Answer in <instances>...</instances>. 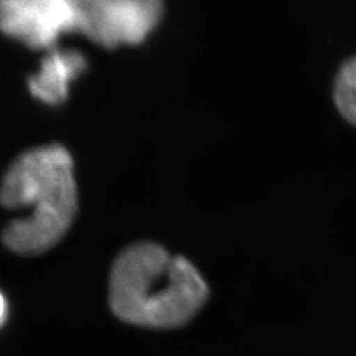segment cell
Wrapping results in <instances>:
<instances>
[{"mask_svg": "<svg viewBox=\"0 0 356 356\" xmlns=\"http://www.w3.org/2000/svg\"><path fill=\"white\" fill-rule=\"evenodd\" d=\"M207 296V284L197 268L154 243L128 247L110 276L115 316L141 327H179L201 310Z\"/></svg>", "mask_w": 356, "mask_h": 356, "instance_id": "1", "label": "cell"}, {"mask_svg": "<svg viewBox=\"0 0 356 356\" xmlns=\"http://www.w3.org/2000/svg\"><path fill=\"white\" fill-rule=\"evenodd\" d=\"M0 204L26 214L3 232L16 254H41L66 234L76 211L73 160L64 147L48 145L20 156L0 185Z\"/></svg>", "mask_w": 356, "mask_h": 356, "instance_id": "2", "label": "cell"}, {"mask_svg": "<svg viewBox=\"0 0 356 356\" xmlns=\"http://www.w3.org/2000/svg\"><path fill=\"white\" fill-rule=\"evenodd\" d=\"M76 7L78 31L106 48L139 44L163 15L157 0H82Z\"/></svg>", "mask_w": 356, "mask_h": 356, "instance_id": "3", "label": "cell"}, {"mask_svg": "<svg viewBox=\"0 0 356 356\" xmlns=\"http://www.w3.org/2000/svg\"><path fill=\"white\" fill-rule=\"evenodd\" d=\"M0 29L33 49L51 48L65 32L78 31L76 1H0Z\"/></svg>", "mask_w": 356, "mask_h": 356, "instance_id": "4", "label": "cell"}, {"mask_svg": "<svg viewBox=\"0 0 356 356\" xmlns=\"http://www.w3.org/2000/svg\"><path fill=\"white\" fill-rule=\"evenodd\" d=\"M86 69V58L78 51H51L41 63L40 70L28 81V88L41 102H64L72 82Z\"/></svg>", "mask_w": 356, "mask_h": 356, "instance_id": "5", "label": "cell"}, {"mask_svg": "<svg viewBox=\"0 0 356 356\" xmlns=\"http://www.w3.org/2000/svg\"><path fill=\"white\" fill-rule=\"evenodd\" d=\"M334 102L344 119L356 127V56L344 61L337 73Z\"/></svg>", "mask_w": 356, "mask_h": 356, "instance_id": "6", "label": "cell"}, {"mask_svg": "<svg viewBox=\"0 0 356 356\" xmlns=\"http://www.w3.org/2000/svg\"><path fill=\"white\" fill-rule=\"evenodd\" d=\"M7 318H8V302L6 296L0 292V327L4 326Z\"/></svg>", "mask_w": 356, "mask_h": 356, "instance_id": "7", "label": "cell"}]
</instances>
